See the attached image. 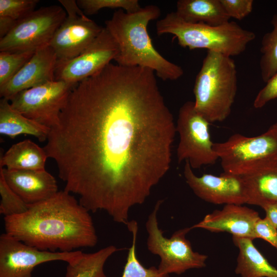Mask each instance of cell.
<instances>
[{"mask_svg": "<svg viewBox=\"0 0 277 277\" xmlns=\"http://www.w3.org/2000/svg\"><path fill=\"white\" fill-rule=\"evenodd\" d=\"M156 29L159 35H173L183 48L206 49L229 57L242 54L255 38L254 32L234 22L220 26L191 23L183 21L175 12L168 13L159 19Z\"/></svg>", "mask_w": 277, "mask_h": 277, "instance_id": "5", "label": "cell"}, {"mask_svg": "<svg viewBox=\"0 0 277 277\" xmlns=\"http://www.w3.org/2000/svg\"><path fill=\"white\" fill-rule=\"evenodd\" d=\"M118 250L110 245L93 253L83 252L77 260L68 264L65 277H107L104 272L105 263Z\"/></svg>", "mask_w": 277, "mask_h": 277, "instance_id": "23", "label": "cell"}, {"mask_svg": "<svg viewBox=\"0 0 277 277\" xmlns=\"http://www.w3.org/2000/svg\"><path fill=\"white\" fill-rule=\"evenodd\" d=\"M126 225L132 233V241L121 277H169V274L160 272L158 268L152 266L147 268L140 263L136 254V240L138 230L137 222L135 221H129Z\"/></svg>", "mask_w": 277, "mask_h": 277, "instance_id": "25", "label": "cell"}, {"mask_svg": "<svg viewBox=\"0 0 277 277\" xmlns=\"http://www.w3.org/2000/svg\"><path fill=\"white\" fill-rule=\"evenodd\" d=\"M116 43L105 27L95 39L76 57L57 61L54 80L76 85L102 70L117 55Z\"/></svg>", "mask_w": 277, "mask_h": 277, "instance_id": "13", "label": "cell"}, {"mask_svg": "<svg viewBox=\"0 0 277 277\" xmlns=\"http://www.w3.org/2000/svg\"><path fill=\"white\" fill-rule=\"evenodd\" d=\"M183 21L220 26L229 22L220 0H179L175 12Z\"/></svg>", "mask_w": 277, "mask_h": 277, "instance_id": "19", "label": "cell"}, {"mask_svg": "<svg viewBox=\"0 0 277 277\" xmlns=\"http://www.w3.org/2000/svg\"><path fill=\"white\" fill-rule=\"evenodd\" d=\"M4 224L5 233L41 250L70 252L97 243L89 211L64 190L24 213L4 217Z\"/></svg>", "mask_w": 277, "mask_h": 277, "instance_id": "2", "label": "cell"}, {"mask_svg": "<svg viewBox=\"0 0 277 277\" xmlns=\"http://www.w3.org/2000/svg\"><path fill=\"white\" fill-rule=\"evenodd\" d=\"M163 202L157 201L146 223L148 234L147 248L161 259L159 270L166 274H181L190 269L205 267L207 256L194 252L190 241L186 238V234L192 229L191 227L176 231L169 239L164 236L157 219Z\"/></svg>", "mask_w": 277, "mask_h": 277, "instance_id": "7", "label": "cell"}, {"mask_svg": "<svg viewBox=\"0 0 277 277\" xmlns=\"http://www.w3.org/2000/svg\"><path fill=\"white\" fill-rule=\"evenodd\" d=\"M274 125L277 127V123H276L275 124H274Z\"/></svg>", "mask_w": 277, "mask_h": 277, "instance_id": "35", "label": "cell"}, {"mask_svg": "<svg viewBox=\"0 0 277 277\" xmlns=\"http://www.w3.org/2000/svg\"><path fill=\"white\" fill-rule=\"evenodd\" d=\"M38 0H0V16L19 21L35 10Z\"/></svg>", "mask_w": 277, "mask_h": 277, "instance_id": "29", "label": "cell"}, {"mask_svg": "<svg viewBox=\"0 0 277 277\" xmlns=\"http://www.w3.org/2000/svg\"><path fill=\"white\" fill-rule=\"evenodd\" d=\"M50 129L13 110L10 101H0V133L14 138L21 134L32 135L40 142L47 141Z\"/></svg>", "mask_w": 277, "mask_h": 277, "instance_id": "20", "label": "cell"}, {"mask_svg": "<svg viewBox=\"0 0 277 277\" xmlns=\"http://www.w3.org/2000/svg\"><path fill=\"white\" fill-rule=\"evenodd\" d=\"M176 132L155 72L110 63L74 86L43 148L65 191L127 225L169 171Z\"/></svg>", "mask_w": 277, "mask_h": 277, "instance_id": "1", "label": "cell"}, {"mask_svg": "<svg viewBox=\"0 0 277 277\" xmlns=\"http://www.w3.org/2000/svg\"><path fill=\"white\" fill-rule=\"evenodd\" d=\"M0 213L5 217L18 215L26 212L29 205L8 185L0 172Z\"/></svg>", "mask_w": 277, "mask_h": 277, "instance_id": "27", "label": "cell"}, {"mask_svg": "<svg viewBox=\"0 0 277 277\" xmlns=\"http://www.w3.org/2000/svg\"><path fill=\"white\" fill-rule=\"evenodd\" d=\"M271 24L272 29L263 36L260 48V69L265 83L277 71V14L273 16Z\"/></svg>", "mask_w": 277, "mask_h": 277, "instance_id": "24", "label": "cell"}, {"mask_svg": "<svg viewBox=\"0 0 277 277\" xmlns=\"http://www.w3.org/2000/svg\"><path fill=\"white\" fill-rule=\"evenodd\" d=\"M262 208L265 211V217L277 228V201L267 204Z\"/></svg>", "mask_w": 277, "mask_h": 277, "instance_id": "33", "label": "cell"}, {"mask_svg": "<svg viewBox=\"0 0 277 277\" xmlns=\"http://www.w3.org/2000/svg\"><path fill=\"white\" fill-rule=\"evenodd\" d=\"M242 176L247 186L248 204L262 207L277 201V164Z\"/></svg>", "mask_w": 277, "mask_h": 277, "instance_id": "22", "label": "cell"}, {"mask_svg": "<svg viewBox=\"0 0 277 277\" xmlns=\"http://www.w3.org/2000/svg\"><path fill=\"white\" fill-rule=\"evenodd\" d=\"M76 85L60 81L47 82L19 92L10 101V106L51 129L58 125L60 114Z\"/></svg>", "mask_w": 277, "mask_h": 277, "instance_id": "10", "label": "cell"}, {"mask_svg": "<svg viewBox=\"0 0 277 277\" xmlns=\"http://www.w3.org/2000/svg\"><path fill=\"white\" fill-rule=\"evenodd\" d=\"M237 90L234 60L231 57L207 51L193 87L196 110L210 123L222 122L231 113Z\"/></svg>", "mask_w": 277, "mask_h": 277, "instance_id": "4", "label": "cell"}, {"mask_svg": "<svg viewBox=\"0 0 277 277\" xmlns=\"http://www.w3.org/2000/svg\"><path fill=\"white\" fill-rule=\"evenodd\" d=\"M277 98V71L258 93L253 102L255 108L264 107L270 101Z\"/></svg>", "mask_w": 277, "mask_h": 277, "instance_id": "32", "label": "cell"}, {"mask_svg": "<svg viewBox=\"0 0 277 277\" xmlns=\"http://www.w3.org/2000/svg\"><path fill=\"white\" fill-rule=\"evenodd\" d=\"M188 161L185 162L184 176L194 194L202 200L214 204H248L247 186L243 176L223 173L219 176L195 175Z\"/></svg>", "mask_w": 277, "mask_h": 277, "instance_id": "14", "label": "cell"}, {"mask_svg": "<svg viewBox=\"0 0 277 277\" xmlns=\"http://www.w3.org/2000/svg\"><path fill=\"white\" fill-rule=\"evenodd\" d=\"M76 3L86 15H93L103 8L122 9L130 13L142 7L137 0H78Z\"/></svg>", "mask_w": 277, "mask_h": 277, "instance_id": "28", "label": "cell"}, {"mask_svg": "<svg viewBox=\"0 0 277 277\" xmlns=\"http://www.w3.org/2000/svg\"><path fill=\"white\" fill-rule=\"evenodd\" d=\"M67 16L55 32L49 46L57 61L80 54L98 36L104 27L89 18L74 0H60Z\"/></svg>", "mask_w": 277, "mask_h": 277, "instance_id": "11", "label": "cell"}, {"mask_svg": "<svg viewBox=\"0 0 277 277\" xmlns=\"http://www.w3.org/2000/svg\"><path fill=\"white\" fill-rule=\"evenodd\" d=\"M56 55L48 45L37 50L18 72L0 87V96L9 101L25 90L54 80Z\"/></svg>", "mask_w": 277, "mask_h": 277, "instance_id": "15", "label": "cell"}, {"mask_svg": "<svg viewBox=\"0 0 277 277\" xmlns=\"http://www.w3.org/2000/svg\"><path fill=\"white\" fill-rule=\"evenodd\" d=\"M82 253L80 250H41L5 233L0 236V277H32L33 269L41 264L55 261L71 263Z\"/></svg>", "mask_w": 277, "mask_h": 277, "instance_id": "12", "label": "cell"}, {"mask_svg": "<svg viewBox=\"0 0 277 277\" xmlns=\"http://www.w3.org/2000/svg\"><path fill=\"white\" fill-rule=\"evenodd\" d=\"M255 239L260 238L266 241L277 249V228L266 217H260L254 226Z\"/></svg>", "mask_w": 277, "mask_h": 277, "instance_id": "31", "label": "cell"}, {"mask_svg": "<svg viewBox=\"0 0 277 277\" xmlns=\"http://www.w3.org/2000/svg\"><path fill=\"white\" fill-rule=\"evenodd\" d=\"M66 16L65 10L58 5L35 10L18 21L11 30L0 38V51H36L49 45Z\"/></svg>", "mask_w": 277, "mask_h": 277, "instance_id": "8", "label": "cell"}, {"mask_svg": "<svg viewBox=\"0 0 277 277\" xmlns=\"http://www.w3.org/2000/svg\"><path fill=\"white\" fill-rule=\"evenodd\" d=\"M260 217L259 213L242 205L227 204L220 210L207 214L201 222L191 227L211 232H227L233 236L255 239L254 226Z\"/></svg>", "mask_w": 277, "mask_h": 277, "instance_id": "17", "label": "cell"}, {"mask_svg": "<svg viewBox=\"0 0 277 277\" xmlns=\"http://www.w3.org/2000/svg\"><path fill=\"white\" fill-rule=\"evenodd\" d=\"M223 173L247 175L277 164V127L274 124L258 136L236 133L223 142L214 143Z\"/></svg>", "mask_w": 277, "mask_h": 277, "instance_id": "6", "label": "cell"}, {"mask_svg": "<svg viewBox=\"0 0 277 277\" xmlns=\"http://www.w3.org/2000/svg\"><path fill=\"white\" fill-rule=\"evenodd\" d=\"M230 18L242 20L249 15L253 9V0H220Z\"/></svg>", "mask_w": 277, "mask_h": 277, "instance_id": "30", "label": "cell"}, {"mask_svg": "<svg viewBox=\"0 0 277 277\" xmlns=\"http://www.w3.org/2000/svg\"><path fill=\"white\" fill-rule=\"evenodd\" d=\"M48 158L44 148L30 140L13 144L1 157L0 167L12 170H44Z\"/></svg>", "mask_w": 277, "mask_h": 277, "instance_id": "21", "label": "cell"}, {"mask_svg": "<svg viewBox=\"0 0 277 277\" xmlns=\"http://www.w3.org/2000/svg\"><path fill=\"white\" fill-rule=\"evenodd\" d=\"M17 21L10 18L0 16V38L6 35L15 25Z\"/></svg>", "mask_w": 277, "mask_h": 277, "instance_id": "34", "label": "cell"}, {"mask_svg": "<svg viewBox=\"0 0 277 277\" xmlns=\"http://www.w3.org/2000/svg\"><path fill=\"white\" fill-rule=\"evenodd\" d=\"M239 248L235 273L241 277H277V269L272 266L255 247L251 239L233 236Z\"/></svg>", "mask_w": 277, "mask_h": 277, "instance_id": "18", "label": "cell"}, {"mask_svg": "<svg viewBox=\"0 0 277 277\" xmlns=\"http://www.w3.org/2000/svg\"><path fill=\"white\" fill-rule=\"evenodd\" d=\"M160 15V8L153 5L130 13L118 9L106 21L105 27L118 47L117 64L148 68L163 81H175L182 76L183 69L155 49L148 32L149 23Z\"/></svg>", "mask_w": 277, "mask_h": 277, "instance_id": "3", "label": "cell"}, {"mask_svg": "<svg viewBox=\"0 0 277 277\" xmlns=\"http://www.w3.org/2000/svg\"><path fill=\"white\" fill-rule=\"evenodd\" d=\"M210 124L196 110L194 102L187 101L180 107L176 126L180 137L179 163L188 161L192 169H197L214 164L219 160L211 140Z\"/></svg>", "mask_w": 277, "mask_h": 277, "instance_id": "9", "label": "cell"}, {"mask_svg": "<svg viewBox=\"0 0 277 277\" xmlns=\"http://www.w3.org/2000/svg\"><path fill=\"white\" fill-rule=\"evenodd\" d=\"M35 51H0V87L12 78Z\"/></svg>", "mask_w": 277, "mask_h": 277, "instance_id": "26", "label": "cell"}, {"mask_svg": "<svg viewBox=\"0 0 277 277\" xmlns=\"http://www.w3.org/2000/svg\"><path fill=\"white\" fill-rule=\"evenodd\" d=\"M9 187L28 205L47 200L58 192L56 179L45 169L12 170L0 167Z\"/></svg>", "mask_w": 277, "mask_h": 277, "instance_id": "16", "label": "cell"}]
</instances>
